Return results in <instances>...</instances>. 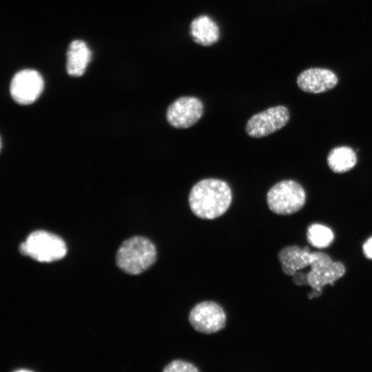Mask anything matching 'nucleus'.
Wrapping results in <instances>:
<instances>
[{
	"label": "nucleus",
	"instance_id": "f257e3e1",
	"mask_svg": "<svg viewBox=\"0 0 372 372\" xmlns=\"http://www.w3.org/2000/svg\"><path fill=\"white\" fill-rule=\"evenodd\" d=\"M232 200L228 184L217 178H205L196 183L189 194L192 211L202 219L211 220L224 214Z\"/></svg>",
	"mask_w": 372,
	"mask_h": 372
},
{
	"label": "nucleus",
	"instance_id": "f03ea898",
	"mask_svg": "<svg viewBox=\"0 0 372 372\" xmlns=\"http://www.w3.org/2000/svg\"><path fill=\"white\" fill-rule=\"evenodd\" d=\"M156 249L148 238L136 236L125 240L119 247L116 261L124 272L136 275L149 269L156 260Z\"/></svg>",
	"mask_w": 372,
	"mask_h": 372
},
{
	"label": "nucleus",
	"instance_id": "7ed1b4c3",
	"mask_svg": "<svg viewBox=\"0 0 372 372\" xmlns=\"http://www.w3.org/2000/svg\"><path fill=\"white\" fill-rule=\"evenodd\" d=\"M19 251L39 262H49L62 258L67 249L63 240L56 234L36 230L19 245Z\"/></svg>",
	"mask_w": 372,
	"mask_h": 372
},
{
	"label": "nucleus",
	"instance_id": "20e7f679",
	"mask_svg": "<svg viewBox=\"0 0 372 372\" xmlns=\"http://www.w3.org/2000/svg\"><path fill=\"white\" fill-rule=\"evenodd\" d=\"M305 200L304 189L292 180L275 184L267 194L269 209L278 215H289L298 211L304 206Z\"/></svg>",
	"mask_w": 372,
	"mask_h": 372
},
{
	"label": "nucleus",
	"instance_id": "39448f33",
	"mask_svg": "<svg viewBox=\"0 0 372 372\" xmlns=\"http://www.w3.org/2000/svg\"><path fill=\"white\" fill-rule=\"evenodd\" d=\"M311 270L307 273V282L312 288L308 295L309 298H315L321 295L322 287L342 277L345 268L340 262H333L331 258L323 252H313L310 262Z\"/></svg>",
	"mask_w": 372,
	"mask_h": 372
},
{
	"label": "nucleus",
	"instance_id": "423d86ee",
	"mask_svg": "<svg viewBox=\"0 0 372 372\" xmlns=\"http://www.w3.org/2000/svg\"><path fill=\"white\" fill-rule=\"evenodd\" d=\"M188 318L196 331L205 334L216 333L226 325L224 309L214 301H203L196 304L191 309Z\"/></svg>",
	"mask_w": 372,
	"mask_h": 372
},
{
	"label": "nucleus",
	"instance_id": "0eeeda50",
	"mask_svg": "<svg viewBox=\"0 0 372 372\" xmlns=\"http://www.w3.org/2000/svg\"><path fill=\"white\" fill-rule=\"evenodd\" d=\"M289 119L286 107L274 106L252 116L247 122L245 130L251 137L262 138L283 127Z\"/></svg>",
	"mask_w": 372,
	"mask_h": 372
},
{
	"label": "nucleus",
	"instance_id": "6e6552de",
	"mask_svg": "<svg viewBox=\"0 0 372 372\" xmlns=\"http://www.w3.org/2000/svg\"><path fill=\"white\" fill-rule=\"evenodd\" d=\"M43 86V79L39 72L25 69L17 72L12 77L10 93L16 103L29 105L39 97Z\"/></svg>",
	"mask_w": 372,
	"mask_h": 372
},
{
	"label": "nucleus",
	"instance_id": "1a4fd4ad",
	"mask_svg": "<svg viewBox=\"0 0 372 372\" xmlns=\"http://www.w3.org/2000/svg\"><path fill=\"white\" fill-rule=\"evenodd\" d=\"M203 114L202 101L195 96H181L172 102L166 111V119L176 128H188L197 123Z\"/></svg>",
	"mask_w": 372,
	"mask_h": 372
},
{
	"label": "nucleus",
	"instance_id": "9d476101",
	"mask_svg": "<svg viewBox=\"0 0 372 372\" xmlns=\"http://www.w3.org/2000/svg\"><path fill=\"white\" fill-rule=\"evenodd\" d=\"M338 78L332 70L311 68L303 70L297 77V84L303 92L319 94L335 87Z\"/></svg>",
	"mask_w": 372,
	"mask_h": 372
},
{
	"label": "nucleus",
	"instance_id": "9b49d317",
	"mask_svg": "<svg viewBox=\"0 0 372 372\" xmlns=\"http://www.w3.org/2000/svg\"><path fill=\"white\" fill-rule=\"evenodd\" d=\"M193 41L202 46H210L218 42L220 29L218 24L208 15L203 14L194 18L189 26Z\"/></svg>",
	"mask_w": 372,
	"mask_h": 372
},
{
	"label": "nucleus",
	"instance_id": "f8f14e48",
	"mask_svg": "<svg viewBox=\"0 0 372 372\" xmlns=\"http://www.w3.org/2000/svg\"><path fill=\"white\" fill-rule=\"evenodd\" d=\"M312 256L307 247L302 249L296 245L285 247L278 255L282 270L287 276L309 266Z\"/></svg>",
	"mask_w": 372,
	"mask_h": 372
},
{
	"label": "nucleus",
	"instance_id": "ddd939ff",
	"mask_svg": "<svg viewBox=\"0 0 372 372\" xmlns=\"http://www.w3.org/2000/svg\"><path fill=\"white\" fill-rule=\"evenodd\" d=\"M91 59V51L81 40L72 41L67 51L66 68L69 75H83Z\"/></svg>",
	"mask_w": 372,
	"mask_h": 372
},
{
	"label": "nucleus",
	"instance_id": "4468645a",
	"mask_svg": "<svg viewBox=\"0 0 372 372\" xmlns=\"http://www.w3.org/2000/svg\"><path fill=\"white\" fill-rule=\"evenodd\" d=\"M355 152L349 147L341 146L333 148L327 156L329 168L335 173H344L356 164Z\"/></svg>",
	"mask_w": 372,
	"mask_h": 372
},
{
	"label": "nucleus",
	"instance_id": "2eb2a0df",
	"mask_svg": "<svg viewBox=\"0 0 372 372\" xmlns=\"http://www.w3.org/2000/svg\"><path fill=\"white\" fill-rule=\"evenodd\" d=\"M333 238L331 229L324 225L313 224L308 228L307 240L313 247H327L333 242Z\"/></svg>",
	"mask_w": 372,
	"mask_h": 372
},
{
	"label": "nucleus",
	"instance_id": "dca6fc26",
	"mask_svg": "<svg viewBox=\"0 0 372 372\" xmlns=\"http://www.w3.org/2000/svg\"><path fill=\"white\" fill-rule=\"evenodd\" d=\"M163 372H196L199 369L192 363L181 360H174L167 364Z\"/></svg>",
	"mask_w": 372,
	"mask_h": 372
},
{
	"label": "nucleus",
	"instance_id": "f3484780",
	"mask_svg": "<svg viewBox=\"0 0 372 372\" xmlns=\"http://www.w3.org/2000/svg\"><path fill=\"white\" fill-rule=\"evenodd\" d=\"M293 276V281L297 285H308L307 274L296 271Z\"/></svg>",
	"mask_w": 372,
	"mask_h": 372
},
{
	"label": "nucleus",
	"instance_id": "a211bd4d",
	"mask_svg": "<svg viewBox=\"0 0 372 372\" xmlns=\"http://www.w3.org/2000/svg\"><path fill=\"white\" fill-rule=\"evenodd\" d=\"M363 252L367 258L372 259V237L364 242Z\"/></svg>",
	"mask_w": 372,
	"mask_h": 372
}]
</instances>
